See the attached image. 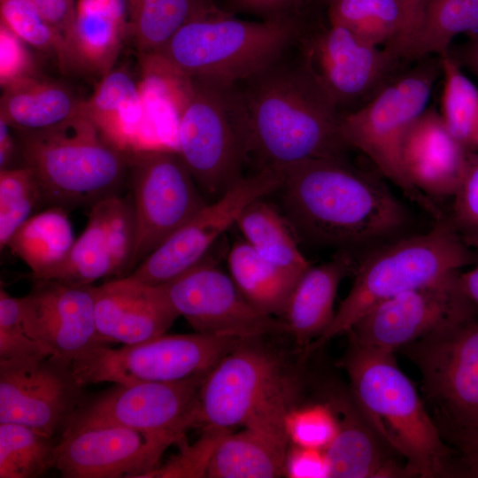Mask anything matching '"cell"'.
<instances>
[{"instance_id":"5","label":"cell","mask_w":478,"mask_h":478,"mask_svg":"<svg viewBox=\"0 0 478 478\" xmlns=\"http://www.w3.org/2000/svg\"><path fill=\"white\" fill-rule=\"evenodd\" d=\"M19 150L40 185L43 204L66 210L119 195L129 152L90 120L74 117L35 132H19Z\"/></svg>"},{"instance_id":"27","label":"cell","mask_w":478,"mask_h":478,"mask_svg":"<svg viewBox=\"0 0 478 478\" xmlns=\"http://www.w3.org/2000/svg\"><path fill=\"white\" fill-rule=\"evenodd\" d=\"M353 267L351 253L338 251L330 260L311 266L300 276L282 318L297 345L306 348L328 328L335 315L338 287Z\"/></svg>"},{"instance_id":"29","label":"cell","mask_w":478,"mask_h":478,"mask_svg":"<svg viewBox=\"0 0 478 478\" xmlns=\"http://www.w3.org/2000/svg\"><path fill=\"white\" fill-rule=\"evenodd\" d=\"M79 116L94 123L127 152L140 150L138 136L144 127L143 100L136 82L124 67L102 77L93 94L82 100Z\"/></svg>"},{"instance_id":"28","label":"cell","mask_w":478,"mask_h":478,"mask_svg":"<svg viewBox=\"0 0 478 478\" xmlns=\"http://www.w3.org/2000/svg\"><path fill=\"white\" fill-rule=\"evenodd\" d=\"M127 30V0H76L69 49L71 67L103 77L114 68Z\"/></svg>"},{"instance_id":"6","label":"cell","mask_w":478,"mask_h":478,"mask_svg":"<svg viewBox=\"0 0 478 478\" xmlns=\"http://www.w3.org/2000/svg\"><path fill=\"white\" fill-rule=\"evenodd\" d=\"M305 22L303 18L244 20L218 9L186 23L150 54L187 76L234 84L285 53Z\"/></svg>"},{"instance_id":"19","label":"cell","mask_w":478,"mask_h":478,"mask_svg":"<svg viewBox=\"0 0 478 478\" xmlns=\"http://www.w3.org/2000/svg\"><path fill=\"white\" fill-rule=\"evenodd\" d=\"M34 280L31 290L20 297L23 326L32 339L69 362L107 345L96 328L91 284Z\"/></svg>"},{"instance_id":"15","label":"cell","mask_w":478,"mask_h":478,"mask_svg":"<svg viewBox=\"0 0 478 478\" xmlns=\"http://www.w3.org/2000/svg\"><path fill=\"white\" fill-rule=\"evenodd\" d=\"M460 272L378 303L346 333L348 339L395 353L442 327L477 316L478 307L461 289Z\"/></svg>"},{"instance_id":"51","label":"cell","mask_w":478,"mask_h":478,"mask_svg":"<svg viewBox=\"0 0 478 478\" xmlns=\"http://www.w3.org/2000/svg\"><path fill=\"white\" fill-rule=\"evenodd\" d=\"M459 283L465 295L478 307V264L460 272Z\"/></svg>"},{"instance_id":"3","label":"cell","mask_w":478,"mask_h":478,"mask_svg":"<svg viewBox=\"0 0 478 478\" xmlns=\"http://www.w3.org/2000/svg\"><path fill=\"white\" fill-rule=\"evenodd\" d=\"M394 354L348 341L338 364L348 375L353 398L381 439L404 460L408 477H459L455 450L442 437Z\"/></svg>"},{"instance_id":"52","label":"cell","mask_w":478,"mask_h":478,"mask_svg":"<svg viewBox=\"0 0 478 478\" xmlns=\"http://www.w3.org/2000/svg\"><path fill=\"white\" fill-rule=\"evenodd\" d=\"M462 237L472 249L478 252V235Z\"/></svg>"},{"instance_id":"31","label":"cell","mask_w":478,"mask_h":478,"mask_svg":"<svg viewBox=\"0 0 478 478\" xmlns=\"http://www.w3.org/2000/svg\"><path fill=\"white\" fill-rule=\"evenodd\" d=\"M75 238L66 210L50 206L33 214L12 235L6 248L42 279L68 256Z\"/></svg>"},{"instance_id":"41","label":"cell","mask_w":478,"mask_h":478,"mask_svg":"<svg viewBox=\"0 0 478 478\" xmlns=\"http://www.w3.org/2000/svg\"><path fill=\"white\" fill-rule=\"evenodd\" d=\"M50 351L26 332L20 297L0 290V361L42 358Z\"/></svg>"},{"instance_id":"48","label":"cell","mask_w":478,"mask_h":478,"mask_svg":"<svg viewBox=\"0 0 478 478\" xmlns=\"http://www.w3.org/2000/svg\"><path fill=\"white\" fill-rule=\"evenodd\" d=\"M56 29L64 41L70 64V42L73 34L76 0H30Z\"/></svg>"},{"instance_id":"43","label":"cell","mask_w":478,"mask_h":478,"mask_svg":"<svg viewBox=\"0 0 478 478\" xmlns=\"http://www.w3.org/2000/svg\"><path fill=\"white\" fill-rule=\"evenodd\" d=\"M453 198L449 220L462 236L478 235V152L474 154Z\"/></svg>"},{"instance_id":"25","label":"cell","mask_w":478,"mask_h":478,"mask_svg":"<svg viewBox=\"0 0 478 478\" xmlns=\"http://www.w3.org/2000/svg\"><path fill=\"white\" fill-rule=\"evenodd\" d=\"M337 431L325 450L333 478L408 477L405 463L378 436L350 390L328 393Z\"/></svg>"},{"instance_id":"38","label":"cell","mask_w":478,"mask_h":478,"mask_svg":"<svg viewBox=\"0 0 478 478\" xmlns=\"http://www.w3.org/2000/svg\"><path fill=\"white\" fill-rule=\"evenodd\" d=\"M40 204H43L42 193L30 167L23 165L0 170L1 250Z\"/></svg>"},{"instance_id":"42","label":"cell","mask_w":478,"mask_h":478,"mask_svg":"<svg viewBox=\"0 0 478 478\" xmlns=\"http://www.w3.org/2000/svg\"><path fill=\"white\" fill-rule=\"evenodd\" d=\"M287 428L293 445L326 450L337 431V418L328 402L293 408L287 417Z\"/></svg>"},{"instance_id":"12","label":"cell","mask_w":478,"mask_h":478,"mask_svg":"<svg viewBox=\"0 0 478 478\" xmlns=\"http://www.w3.org/2000/svg\"><path fill=\"white\" fill-rule=\"evenodd\" d=\"M421 374L436 423L478 429V315L402 348Z\"/></svg>"},{"instance_id":"44","label":"cell","mask_w":478,"mask_h":478,"mask_svg":"<svg viewBox=\"0 0 478 478\" xmlns=\"http://www.w3.org/2000/svg\"><path fill=\"white\" fill-rule=\"evenodd\" d=\"M26 44L0 22V84L4 88L24 77L36 73Z\"/></svg>"},{"instance_id":"33","label":"cell","mask_w":478,"mask_h":478,"mask_svg":"<svg viewBox=\"0 0 478 478\" xmlns=\"http://www.w3.org/2000/svg\"><path fill=\"white\" fill-rule=\"evenodd\" d=\"M227 261L229 275L243 297L262 312L282 319L299 278L264 260L244 240L232 245Z\"/></svg>"},{"instance_id":"8","label":"cell","mask_w":478,"mask_h":478,"mask_svg":"<svg viewBox=\"0 0 478 478\" xmlns=\"http://www.w3.org/2000/svg\"><path fill=\"white\" fill-rule=\"evenodd\" d=\"M398 73L371 100L343 112L340 133L350 148L362 151L380 173L436 220L443 212L408 180L401 163V143L411 124L428 107L434 85L442 75L440 56H428Z\"/></svg>"},{"instance_id":"17","label":"cell","mask_w":478,"mask_h":478,"mask_svg":"<svg viewBox=\"0 0 478 478\" xmlns=\"http://www.w3.org/2000/svg\"><path fill=\"white\" fill-rule=\"evenodd\" d=\"M159 286L178 315L196 332L240 339L288 333L283 320L252 305L229 274L208 257Z\"/></svg>"},{"instance_id":"14","label":"cell","mask_w":478,"mask_h":478,"mask_svg":"<svg viewBox=\"0 0 478 478\" xmlns=\"http://www.w3.org/2000/svg\"><path fill=\"white\" fill-rule=\"evenodd\" d=\"M259 340H242L206 374L196 426L243 427L270 400L298 383Z\"/></svg>"},{"instance_id":"32","label":"cell","mask_w":478,"mask_h":478,"mask_svg":"<svg viewBox=\"0 0 478 478\" xmlns=\"http://www.w3.org/2000/svg\"><path fill=\"white\" fill-rule=\"evenodd\" d=\"M235 225L250 247L276 268L300 278L311 266L282 213L264 198L247 205Z\"/></svg>"},{"instance_id":"26","label":"cell","mask_w":478,"mask_h":478,"mask_svg":"<svg viewBox=\"0 0 478 478\" xmlns=\"http://www.w3.org/2000/svg\"><path fill=\"white\" fill-rule=\"evenodd\" d=\"M426 0H324L328 21L367 42L389 49L402 59L419 30ZM404 61V60H403Z\"/></svg>"},{"instance_id":"40","label":"cell","mask_w":478,"mask_h":478,"mask_svg":"<svg viewBox=\"0 0 478 478\" xmlns=\"http://www.w3.org/2000/svg\"><path fill=\"white\" fill-rule=\"evenodd\" d=\"M230 429L203 427L199 438L188 443L183 437L177 443L180 450L164 465L158 466L143 478H199L206 477L214 451Z\"/></svg>"},{"instance_id":"7","label":"cell","mask_w":478,"mask_h":478,"mask_svg":"<svg viewBox=\"0 0 478 478\" xmlns=\"http://www.w3.org/2000/svg\"><path fill=\"white\" fill-rule=\"evenodd\" d=\"M177 151L207 202L243 177L250 143L234 84L189 77L176 125Z\"/></svg>"},{"instance_id":"20","label":"cell","mask_w":478,"mask_h":478,"mask_svg":"<svg viewBox=\"0 0 478 478\" xmlns=\"http://www.w3.org/2000/svg\"><path fill=\"white\" fill-rule=\"evenodd\" d=\"M174 442L144 431L104 426L64 433L55 466L65 478H143Z\"/></svg>"},{"instance_id":"23","label":"cell","mask_w":478,"mask_h":478,"mask_svg":"<svg viewBox=\"0 0 478 478\" xmlns=\"http://www.w3.org/2000/svg\"><path fill=\"white\" fill-rule=\"evenodd\" d=\"M93 294L96 328L106 343L133 344L159 336L179 317L159 285L128 276L93 286Z\"/></svg>"},{"instance_id":"10","label":"cell","mask_w":478,"mask_h":478,"mask_svg":"<svg viewBox=\"0 0 478 478\" xmlns=\"http://www.w3.org/2000/svg\"><path fill=\"white\" fill-rule=\"evenodd\" d=\"M297 46L306 66L342 113L371 100L400 73L403 61L393 50L328 21L305 22Z\"/></svg>"},{"instance_id":"1","label":"cell","mask_w":478,"mask_h":478,"mask_svg":"<svg viewBox=\"0 0 478 478\" xmlns=\"http://www.w3.org/2000/svg\"><path fill=\"white\" fill-rule=\"evenodd\" d=\"M276 170L282 215L298 242L350 252L390 238L408 221L385 183L344 158L307 159Z\"/></svg>"},{"instance_id":"4","label":"cell","mask_w":478,"mask_h":478,"mask_svg":"<svg viewBox=\"0 0 478 478\" xmlns=\"http://www.w3.org/2000/svg\"><path fill=\"white\" fill-rule=\"evenodd\" d=\"M478 264L472 249L449 219L427 233L386 242L367 254L328 328L304 349L308 357L330 339L346 334L369 309L402 292L435 283Z\"/></svg>"},{"instance_id":"30","label":"cell","mask_w":478,"mask_h":478,"mask_svg":"<svg viewBox=\"0 0 478 478\" xmlns=\"http://www.w3.org/2000/svg\"><path fill=\"white\" fill-rule=\"evenodd\" d=\"M0 119L19 132H35L79 116L80 100L65 84L37 73L2 89Z\"/></svg>"},{"instance_id":"47","label":"cell","mask_w":478,"mask_h":478,"mask_svg":"<svg viewBox=\"0 0 478 478\" xmlns=\"http://www.w3.org/2000/svg\"><path fill=\"white\" fill-rule=\"evenodd\" d=\"M293 446L286 458L284 474L293 478L329 477L325 450Z\"/></svg>"},{"instance_id":"50","label":"cell","mask_w":478,"mask_h":478,"mask_svg":"<svg viewBox=\"0 0 478 478\" xmlns=\"http://www.w3.org/2000/svg\"><path fill=\"white\" fill-rule=\"evenodd\" d=\"M11 129L12 127L0 119V170L10 167L18 147Z\"/></svg>"},{"instance_id":"16","label":"cell","mask_w":478,"mask_h":478,"mask_svg":"<svg viewBox=\"0 0 478 478\" xmlns=\"http://www.w3.org/2000/svg\"><path fill=\"white\" fill-rule=\"evenodd\" d=\"M281 173L259 169L243 176L221 197L207 202L191 219L148 255L128 275L143 284H164L207 257L210 249L253 201L276 191Z\"/></svg>"},{"instance_id":"13","label":"cell","mask_w":478,"mask_h":478,"mask_svg":"<svg viewBox=\"0 0 478 478\" xmlns=\"http://www.w3.org/2000/svg\"><path fill=\"white\" fill-rule=\"evenodd\" d=\"M207 373L173 382L116 384L94 398H85L64 433L120 426L177 443L196 426L199 390Z\"/></svg>"},{"instance_id":"49","label":"cell","mask_w":478,"mask_h":478,"mask_svg":"<svg viewBox=\"0 0 478 478\" xmlns=\"http://www.w3.org/2000/svg\"><path fill=\"white\" fill-rule=\"evenodd\" d=\"M467 36L466 42L451 47L449 52L462 68L465 67L478 79V31Z\"/></svg>"},{"instance_id":"21","label":"cell","mask_w":478,"mask_h":478,"mask_svg":"<svg viewBox=\"0 0 478 478\" xmlns=\"http://www.w3.org/2000/svg\"><path fill=\"white\" fill-rule=\"evenodd\" d=\"M131 197L114 195L92 206L85 229L66 258L42 279L89 285L96 280L129 274L135 243Z\"/></svg>"},{"instance_id":"45","label":"cell","mask_w":478,"mask_h":478,"mask_svg":"<svg viewBox=\"0 0 478 478\" xmlns=\"http://www.w3.org/2000/svg\"><path fill=\"white\" fill-rule=\"evenodd\" d=\"M310 0H225V12L251 14L264 20L297 18L302 19Z\"/></svg>"},{"instance_id":"9","label":"cell","mask_w":478,"mask_h":478,"mask_svg":"<svg viewBox=\"0 0 478 478\" xmlns=\"http://www.w3.org/2000/svg\"><path fill=\"white\" fill-rule=\"evenodd\" d=\"M242 340L198 332L164 334L119 349L99 346L71 364L82 386L173 382L209 372Z\"/></svg>"},{"instance_id":"53","label":"cell","mask_w":478,"mask_h":478,"mask_svg":"<svg viewBox=\"0 0 478 478\" xmlns=\"http://www.w3.org/2000/svg\"><path fill=\"white\" fill-rule=\"evenodd\" d=\"M312 4L324 3V0H310Z\"/></svg>"},{"instance_id":"2","label":"cell","mask_w":478,"mask_h":478,"mask_svg":"<svg viewBox=\"0 0 478 478\" xmlns=\"http://www.w3.org/2000/svg\"><path fill=\"white\" fill-rule=\"evenodd\" d=\"M289 50L234 83L248 129L250 158L258 170L312 158H344L349 148L340 133L342 112L300 54L288 59Z\"/></svg>"},{"instance_id":"46","label":"cell","mask_w":478,"mask_h":478,"mask_svg":"<svg viewBox=\"0 0 478 478\" xmlns=\"http://www.w3.org/2000/svg\"><path fill=\"white\" fill-rule=\"evenodd\" d=\"M436 424L443 440L457 453L460 477L478 478V429Z\"/></svg>"},{"instance_id":"39","label":"cell","mask_w":478,"mask_h":478,"mask_svg":"<svg viewBox=\"0 0 478 478\" xmlns=\"http://www.w3.org/2000/svg\"><path fill=\"white\" fill-rule=\"evenodd\" d=\"M1 22L25 43L54 55L62 70L70 68L61 36L30 0H0Z\"/></svg>"},{"instance_id":"34","label":"cell","mask_w":478,"mask_h":478,"mask_svg":"<svg viewBox=\"0 0 478 478\" xmlns=\"http://www.w3.org/2000/svg\"><path fill=\"white\" fill-rule=\"evenodd\" d=\"M127 39L139 54L158 51L186 23L218 10L212 0H127Z\"/></svg>"},{"instance_id":"35","label":"cell","mask_w":478,"mask_h":478,"mask_svg":"<svg viewBox=\"0 0 478 478\" xmlns=\"http://www.w3.org/2000/svg\"><path fill=\"white\" fill-rule=\"evenodd\" d=\"M478 31V0H426L423 19L403 60L417 61L448 52L459 35Z\"/></svg>"},{"instance_id":"11","label":"cell","mask_w":478,"mask_h":478,"mask_svg":"<svg viewBox=\"0 0 478 478\" xmlns=\"http://www.w3.org/2000/svg\"><path fill=\"white\" fill-rule=\"evenodd\" d=\"M127 180L131 189L136 228L131 273L207 200L179 152L166 146L129 152Z\"/></svg>"},{"instance_id":"37","label":"cell","mask_w":478,"mask_h":478,"mask_svg":"<svg viewBox=\"0 0 478 478\" xmlns=\"http://www.w3.org/2000/svg\"><path fill=\"white\" fill-rule=\"evenodd\" d=\"M59 439L28 426L0 422V478H34L55 466Z\"/></svg>"},{"instance_id":"24","label":"cell","mask_w":478,"mask_h":478,"mask_svg":"<svg viewBox=\"0 0 478 478\" xmlns=\"http://www.w3.org/2000/svg\"><path fill=\"white\" fill-rule=\"evenodd\" d=\"M474 154L452 136L435 107L411 124L400 150L408 180L428 197H453Z\"/></svg>"},{"instance_id":"36","label":"cell","mask_w":478,"mask_h":478,"mask_svg":"<svg viewBox=\"0 0 478 478\" xmlns=\"http://www.w3.org/2000/svg\"><path fill=\"white\" fill-rule=\"evenodd\" d=\"M443 78L440 115L452 136L478 152V86L448 51L440 56Z\"/></svg>"},{"instance_id":"22","label":"cell","mask_w":478,"mask_h":478,"mask_svg":"<svg viewBox=\"0 0 478 478\" xmlns=\"http://www.w3.org/2000/svg\"><path fill=\"white\" fill-rule=\"evenodd\" d=\"M298 390L288 389L262 407L238 433L221 439L212 459L210 478H275L284 474L290 439L287 417Z\"/></svg>"},{"instance_id":"18","label":"cell","mask_w":478,"mask_h":478,"mask_svg":"<svg viewBox=\"0 0 478 478\" xmlns=\"http://www.w3.org/2000/svg\"><path fill=\"white\" fill-rule=\"evenodd\" d=\"M72 364L55 356L0 361V422L60 439L86 398Z\"/></svg>"}]
</instances>
